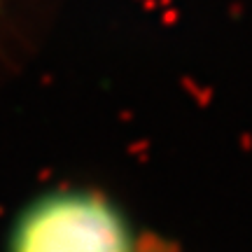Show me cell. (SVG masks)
Returning a JSON list of instances; mask_svg holds the SVG:
<instances>
[{"mask_svg": "<svg viewBox=\"0 0 252 252\" xmlns=\"http://www.w3.org/2000/svg\"><path fill=\"white\" fill-rule=\"evenodd\" d=\"M40 0H0V68L12 65L33 26Z\"/></svg>", "mask_w": 252, "mask_h": 252, "instance_id": "7a4b0ae2", "label": "cell"}, {"mask_svg": "<svg viewBox=\"0 0 252 252\" xmlns=\"http://www.w3.org/2000/svg\"><path fill=\"white\" fill-rule=\"evenodd\" d=\"M5 250L152 252V248L112 196L94 187H56L21 206Z\"/></svg>", "mask_w": 252, "mask_h": 252, "instance_id": "6da1fadb", "label": "cell"}]
</instances>
